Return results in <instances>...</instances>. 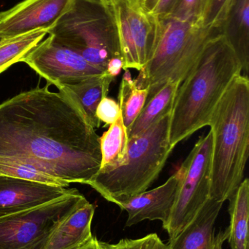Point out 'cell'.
I'll return each mask as SVG.
<instances>
[{
    "mask_svg": "<svg viewBox=\"0 0 249 249\" xmlns=\"http://www.w3.org/2000/svg\"><path fill=\"white\" fill-rule=\"evenodd\" d=\"M0 158L26 161L69 184H88L102 160L99 136L84 114L48 86L0 105Z\"/></svg>",
    "mask_w": 249,
    "mask_h": 249,
    "instance_id": "1",
    "label": "cell"
},
{
    "mask_svg": "<svg viewBox=\"0 0 249 249\" xmlns=\"http://www.w3.org/2000/svg\"><path fill=\"white\" fill-rule=\"evenodd\" d=\"M241 74L242 68L235 51L222 34H215L175 95L169 133L173 149L209 125L222 96Z\"/></svg>",
    "mask_w": 249,
    "mask_h": 249,
    "instance_id": "2",
    "label": "cell"
},
{
    "mask_svg": "<svg viewBox=\"0 0 249 249\" xmlns=\"http://www.w3.org/2000/svg\"><path fill=\"white\" fill-rule=\"evenodd\" d=\"M209 198L225 203L244 181L249 149V80H232L213 112Z\"/></svg>",
    "mask_w": 249,
    "mask_h": 249,
    "instance_id": "3",
    "label": "cell"
},
{
    "mask_svg": "<svg viewBox=\"0 0 249 249\" xmlns=\"http://www.w3.org/2000/svg\"><path fill=\"white\" fill-rule=\"evenodd\" d=\"M171 113L129 139L125 159L114 169L98 171L87 185L109 202L146 191L158 178L173 148L169 140Z\"/></svg>",
    "mask_w": 249,
    "mask_h": 249,
    "instance_id": "4",
    "label": "cell"
},
{
    "mask_svg": "<svg viewBox=\"0 0 249 249\" xmlns=\"http://www.w3.org/2000/svg\"><path fill=\"white\" fill-rule=\"evenodd\" d=\"M47 35L105 73L111 60L122 58L108 0H70Z\"/></svg>",
    "mask_w": 249,
    "mask_h": 249,
    "instance_id": "5",
    "label": "cell"
},
{
    "mask_svg": "<svg viewBox=\"0 0 249 249\" xmlns=\"http://www.w3.org/2000/svg\"><path fill=\"white\" fill-rule=\"evenodd\" d=\"M216 33L218 32L203 24L172 18L161 20L157 45L147 64L134 79L137 87L149 89V99L168 82L181 84Z\"/></svg>",
    "mask_w": 249,
    "mask_h": 249,
    "instance_id": "6",
    "label": "cell"
},
{
    "mask_svg": "<svg viewBox=\"0 0 249 249\" xmlns=\"http://www.w3.org/2000/svg\"><path fill=\"white\" fill-rule=\"evenodd\" d=\"M87 201L76 190L38 207L0 218V249H45L57 226Z\"/></svg>",
    "mask_w": 249,
    "mask_h": 249,
    "instance_id": "7",
    "label": "cell"
},
{
    "mask_svg": "<svg viewBox=\"0 0 249 249\" xmlns=\"http://www.w3.org/2000/svg\"><path fill=\"white\" fill-rule=\"evenodd\" d=\"M211 155L212 135L209 131L198 139L178 170L176 198L168 222L162 226L170 240L181 232L209 199Z\"/></svg>",
    "mask_w": 249,
    "mask_h": 249,
    "instance_id": "8",
    "label": "cell"
},
{
    "mask_svg": "<svg viewBox=\"0 0 249 249\" xmlns=\"http://www.w3.org/2000/svg\"><path fill=\"white\" fill-rule=\"evenodd\" d=\"M115 17L124 61L123 70L140 71L157 45L161 19L137 0H108Z\"/></svg>",
    "mask_w": 249,
    "mask_h": 249,
    "instance_id": "9",
    "label": "cell"
},
{
    "mask_svg": "<svg viewBox=\"0 0 249 249\" xmlns=\"http://www.w3.org/2000/svg\"><path fill=\"white\" fill-rule=\"evenodd\" d=\"M20 62L26 63L57 88L105 73L50 35L31 50Z\"/></svg>",
    "mask_w": 249,
    "mask_h": 249,
    "instance_id": "10",
    "label": "cell"
},
{
    "mask_svg": "<svg viewBox=\"0 0 249 249\" xmlns=\"http://www.w3.org/2000/svg\"><path fill=\"white\" fill-rule=\"evenodd\" d=\"M70 0H23L0 13V38L11 39L37 30H48Z\"/></svg>",
    "mask_w": 249,
    "mask_h": 249,
    "instance_id": "11",
    "label": "cell"
},
{
    "mask_svg": "<svg viewBox=\"0 0 249 249\" xmlns=\"http://www.w3.org/2000/svg\"><path fill=\"white\" fill-rule=\"evenodd\" d=\"M76 190L0 175V218L38 207Z\"/></svg>",
    "mask_w": 249,
    "mask_h": 249,
    "instance_id": "12",
    "label": "cell"
},
{
    "mask_svg": "<svg viewBox=\"0 0 249 249\" xmlns=\"http://www.w3.org/2000/svg\"><path fill=\"white\" fill-rule=\"evenodd\" d=\"M177 171L163 184L140 194L117 199L115 203L128 214L126 226L131 227L145 220H159L162 226L168 222L176 198L179 183Z\"/></svg>",
    "mask_w": 249,
    "mask_h": 249,
    "instance_id": "13",
    "label": "cell"
},
{
    "mask_svg": "<svg viewBox=\"0 0 249 249\" xmlns=\"http://www.w3.org/2000/svg\"><path fill=\"white\" fill-rule=\"evenodd\" d=\"M223 203L209 198L191 222L168 243L170 249H222L228 232L215 233V223Z\"/></svg>",
    "mask_w": 249,
    "mask_h": 249,
    "instance_id": "14",
    "label": "cell"
},
{
    "mask_svg": "<svg viewBox=\"0 0 249 249\" xmlns=\"http://www.w3.org/2000/svg\"><path fill=\"white\" fill-rule=\"evenodd\" d=\"M95 206L89 201L67 216L54 230L45 249H77L93 237Z\"/></svg>",
    "mask_w": 249,
    "mask_h": 249,
    "instance_id": "15",
    "label": "cell"
},
{
    "mask_svg": "<svg viewBox=\"0 0 249 249\" xmlns=\"http://www.w3.org/2000/svg\"><path fill=\"white\" fill-rule=\"evenodd\" d=\"M114 80V77L104 73L57 89L73 100L84 114L91 125L96 129L101 124L96 116V108L102 99L108 96L110 86Z\"/></svg>",
    "mask_w": 249,
    "mask_h": 249,
    "instance_id": "16",
    "label": "cell"
},
{
    "mask_svg": "<svg viewBox=\"0 0 249 249\" xmlns=\"http://www.w3.org/2000/svg\"><path fill=\"white\" fill-rule=\"evenodd\" d=\"M238 56L242 74L249 77V0H233L219 29Z\"/></svg>",
    "mask_w": 249,
    "mask_h": 249,
    "instance_id": "17",
    "label": "cell"
},
{
    "mask_svg": "<svg viewBox=\"0 0 249 249\" xmlns=\"http://www.w3.org/2000/svg\"><path fill=\"white\" fill-rule=\"evenodd\" d=\"M228 241L231 249H249V180L245 178L230 197Z\"/></svg>",
    "mask_w": 249,
    "mask_h": 249,
    "instance_id": "18",
    "label": "cell"
},
{
    "mask_svg": "<svg viewBox=\"0 0 249 249\" xmlns=\"http://www.w3.org/2000/svg\"><path fill=\"white\" fill-rule=\"evenodd\" d=\"M180 84L169 81L146 101L141 112L127 128L129 139L141 134L167 114L172 112V105Z\"/></svg>",
    "mask_w": 249,
    "mask_h": 249,
    "instance_id": "19",
    "label": "cell"
},
{
    "mask_svg": "<svg viewBox=\"0 0 249 249\" xmlns=\"http://www.w3.org/2000/svg\"><path fill=\"white\" fill-rule=\"evenodd\" d=\"M128 143L127 128L121 116L99 137L102 160L99 171L114 169L122 163L125 159Z\"/></svg>",
    "mask_w": 249,
    "mask_h": 249,
    "instance_id": "20",
    "label": "cell"
},
{
    "mask_svg": "<svg viewBox=\"0 0 249 249\" xmlns=\"http://www.w3.org/2000/svg\"><path fill=\"white\" fill-rule=\"evenodd\" d=\"M124 76L120 85L118 92V105L121 109L123 122L128 128L135 121L144 107L148 96L149 89H140L135 81L132 78L130 70H124Z\"/></svg>",
    "mask_w": 249,
    "mask_h": 249,
    "instance_id": "21",
    "label": "cell"
},
{
    "mask_svg": "<svg viewBox=\"0 0 249 249\" xmlns=\"http://www.w3.org/2000/svg\"><path fill=\"white\" fill-rule=\"evenodd\" d=\"M47 35L44 29L35 31L11 39H3L0 42V74L22 58Z\"/></svg>",
    "mask_w": 249,
    "mask_h": 249,
    "instance_id": "22",
    "label": "cell"
},
{
    "mask_svg": "<svg viewBox=\"0 0 249 249\" xmlns=\"http://www.w3.org/2000/svg\"><path fill=\"white\" fill-rule=\"evenodd\" d=\"M0 175L16 177L65 188L70 186L67 183L51 177L26 161L13 158H0Z\"/></svg>",
    "mask_w": 249,
    "mask_h": 249,
    "instance_id": "23",
    "label": "cell"
},
{
    "mask_svg": "<svg viewBox=\"0 0 249 249\" xmlns=\"http://www.w3.org/2000/svg\"><path fill=\"white\" fill-rule=\"evenodd\" d=\"M209 0H179L168 18L178 21L203 24Z\"/></svg>",
    "mask_w": 249,
    "mask_h": 249,
    "instance_id": "24",
    "label": "cell"
},
{
    "mask_svg": "<svg viewBox=\"0 0 249 249\" xmlns=\"http://www.w3.org/2000/svg\"><path fill=\"white\" fill-rule=\"evenodd\" d=\"M109 249H170L157 234L152 233L137 239L124 238L116 244H108Z\"/></svg>",
    "mask_w": 249,
    "mask_h": 249,
    "instance_id": "25",
    "label": "cell"
},
{
    "mask_svg": "<svg viewBox=\"0 0 249 249\" xmlns=\"http://www.w3.org/2000/svg\"><path fill=\"white\" fill-rule=\"evenodd\" d=\"M233 0H209L203 26L219 32Z\"/></svg>",
    "mask_w": 249,
    "mask_h": 249,
    "instance_id": "26",
    "label": "cell"
},
{
    "mask_svg": "<svg viewBox=\"0 0 249 249\" xmlns=\"http://www.w3.org/2000/svg\"><path fill=\"white\" fill-rule=\"evenodd\" d=\"M96 116L100 123L112 124L121 116V109L117 102L111 98H103L96 110Z\"/></svg>",
    "mask_w": 249,
    "mask_h": 249,
    "instance_id": "27",
    "label": "cell"
},
{
    "mask_svg": "<svg viewBox=\"0 0 249 249\" xmlns=\"http://www.w3.org/2000/svg\"><path fill=\"white\" fill-rule=\"evenodd\" d=\"M179 0H159L153 13L159 19L170 18Z\"/></svg>",
    "mask_w": 249,
    "mask_h": 249,
    "instance_id": "28",
    "label": "cell"
},
{
    "mask_svg": "<svg viewBox=\"0 0 249 249\" xmlns=\"http://www.w3.org/2000/svg\"><path fill=\"white\" fill-rule=\"evenodd\" d=\"M77 249H109V247L108 243L102 242L93 236L86 244Z\"/></svg>",
    "mask_w": 249,
    "mask_h": 249,
    "instance_id": "29",
    "label": "cell"
},
{
    "mask_svg": "<svg viewBox=\"0 0 249 249\" xmlns=\"http://www.w3.org/2000/svg\"><path fill=\"white\" fill-rule=\"evenodd\" d=\"M137 1H138V2L141 4L142 7H144L146 10L153 13L159 0H137Z\"/></svg>",
    "mask_w": 249,
    "mask_h": 249,
    "instance_id": "30",
    "label": "cell"
},
{
    "mask_svg": "<svg viewBox=\"0 0 249 249\" xmlns=\"http://www.w3.org/2000/svg\"><path fill=\"white\" fill-rule=\"evenodd\" d=\"M3 39H1V38H0V42H1V41Z\"/></svg>",
    "mask_w": 249,
    "mask_h": 249,
    "instance_id": "31",
    "label": "cell"
}]
</instances>
